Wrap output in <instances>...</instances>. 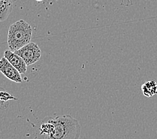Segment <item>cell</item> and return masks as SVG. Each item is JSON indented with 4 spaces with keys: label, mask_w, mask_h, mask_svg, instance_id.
Returning <instances> with one entry per match:
<instances>
[{
    "label": "cell",
    "mask_w": 157,
    "mask_h": 139,
    "mask_svg": "<svg viewBox=\"0 0 157 139\" xmlns=\"http://www.w3.org/2000/svg\"><path fill=\"white\" fill-rule=\"evenodd\" d=\"M54 126V132L46 136V139H79L81 126L79 122L69 114L48 117Z\"/></svg>",
    "instance_id": "obj_1"
},
{
    "label": "cell",
    "mask_w": 157,
    "mask_h": 139,
    "mask_svg": "<svg viewBox=\"0 0 157 139\" xmlns=\"http://www.w3.org/2000/svg\"><path fill=\"white\" fill-rule=\"evenodd\" d=\"M32 28L27 21L21 20L10 25L7 35V44L10 50L16 52L30 42Z\"/></svg>",
    "instance_id": "obj_2"
},
{
    "label": "cell",
    "mask_w": 157,
    "mask_h": 139,
    "mask_svg": "<svg viewBox=\"0 0 157 139\" xmlns=\"http://www.w3.org/2000/svg\"><path fill=\"white\" fill-rule=\"evenodd\" d=\"M14 52L24 60L27 66L33 64L41 58L40 49L34 42H29Z\"/></svg>",
    "instance_id": "obj_3"
},
{
    "label": "cell",
    "mask_w": 157,
    "mask_h": 139,
    "mask_svg": "<svg viewBox=\"0 0 157 139\" xmlns=\"http://www.w3.org/2000/svg\"><path fill=\"white\" fill-rule=\"evenodd\" d=\"M0 72L10 80L17 83L22 82L21 74L5 57H3L0 60Z\"/></svg>",
    "instance_id": "obj_4"
},
{
    "label": "cell",
    "mask_w": 157,
    "mask_h": 139,
    "mask_svg": "<svg viewBox=\"0 0 157 139\" xmlns=\"http://www.w3.org/2000/svg\"><path fill=\"white\" fill-rule=\"evenodd\" d=\"M4 57L20 74H25L26 72L27 65L19 55L10 50L5 51Z\"/></svg>",
    "instance_id": "obj_5"
},
{
    "label": "cell",
    "mask_w": 157,
    "mask_h": 139,
    "mask_svg": "<svg viewBox=\"0 0 157 139\" xmlns=\"http://www.w3.org/2000/svg\"><path fill=\"white\" fill-rule=\"evenodd\" d=\"M16 2V0H0V22L8 18Z\"/></svg>",
    "instance_id": "obj_6"
},
{
    "label": "cell",
    "mask_w": 157,
    "mask_h": 139,
    "mask_svg": "<svg viewBox=\"0 0 157 139\" xmlns=\"http://www.w3.org/2000/svg\"><path fill=\"white\" fill-rule=\"evenodd\" d=\"M141 90L147 97H152L157 94V84L155 80H148L142 85Z\"/></svg>",
    "instance_id": "obj_7"
},
{
    "label": "cell",
    "mask_w": 157,
    "mask_h": 139,
    "mask_svg": "<svg viewBox=\"0 0 157 139\" xmlns=\"http://www.w3.org/2000/svg\"><path fill=\"white\" fill-rule=\"evenodd\" d=\"M54 126L48 119H46V121L42 122L41 124V126L40 128V131L41 134H44L46 136L51 134L54 132Z\"/></svg>",
    "instance_id": "obj_8"
},
{
    "label": "cell",
    "mask_w": 157,
    "mask_h": 139,
    "mask_svg": "<svg viewBox=\"0 0 157 139\" xmlns=\"http://www.w3.org/2000/svg\"><path fill=\"white\" fill-rule=\"evenodd\" d=\"M17 100V98L14 97L13 95H11L10 93L5 91H0V102H7L9 100Z\"/></svg>",
    "instance_id": "obj_9"
},
{
    "label": "cell",
    "mask_w": 157,
    "mask_h": 139,
    "mask_svg": "<svg viewBox=\"0 0 157 139\" xmlns=\"http://www.w3.org/2000/svg\"><path fill=\"white\" fill-rule=\"evenodd\" d=\"M37 2H42V1H44V0H36Z\"/></svg>",
    "instance_id": "obj_10"
}]
</instances>
